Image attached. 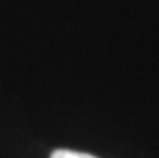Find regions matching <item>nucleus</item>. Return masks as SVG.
<instances>
[{"instance_id": "nucleus-1", "label": "nucleus", "mask_w": 159, "mask_h": 158, "mask_svg": "<svg viewBox=\"0 0 159 158\" xmlns=\"http://www.w3.org/2000/svg\"><path fill=\"white\" fill-rule=\"evenodd\" d=\"M50 158H97L90 153H84V152H74V150H66V148H58L52 153Z\"/></svg>"}]
</instances>
